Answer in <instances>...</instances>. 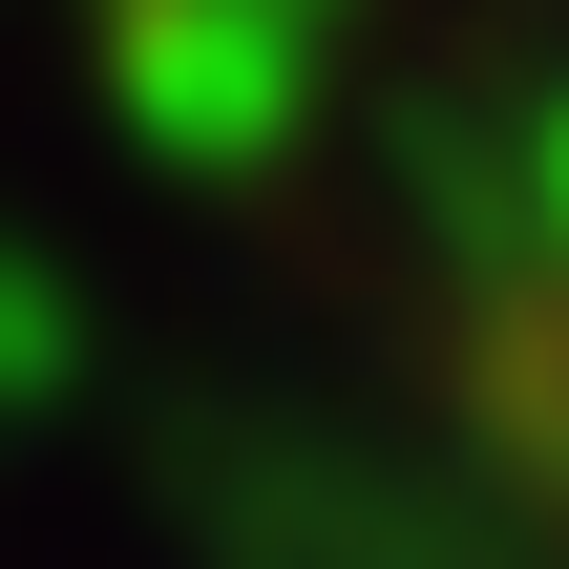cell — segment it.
Segmentation results:
<instances>
[{"instance_id": "obj_1", "label": "cell", "mask_w": 569, "mask_h": 569, "mask_svg": "<svg viewBox=\"0 0 569 569\" xmlns=\"http://www.w3.org/2000/svg\"><path fill=\"white\" fill-rule=\"evenodd\" d=\"M549 232H569V127H549Z\"/></svg>"}]
</instances>
